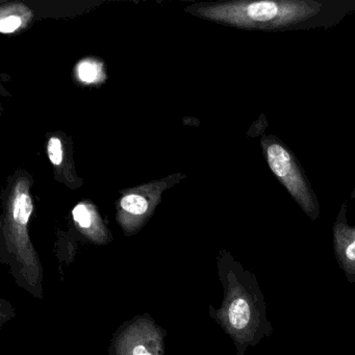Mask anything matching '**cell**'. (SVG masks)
Returning <instances> with one entry per match:
<instances>
[{
    "instance_id": "6da1fadb",
    "label": "cell",
    "mask_w": 355,
    "mask_h": 355,
    "mask_svg": "<svg viewBox=\"0 0 355 355\" xmlns=\"http://www.w3.org/2000/svg\"><path fill=\"white\" fill-rule=\"evenodd\" d=\"M217 273L223 297L219 307L209 305V315L232 338L234 355H246L273 334L265 295L257 276L228 251L218 255Z\"/></svg>"
},
{
    "instance_id": "7a4b0ae2",
    "label": "cell",
    "mask_w": 355,
    "mask_h": 355,
    "mask_svg": "<svg viewBox=\"0 0 355 355\" xmlns=\"http://www.w3.org/2000/svg\"><path fill=\"white\" fill-rule=\"evenodd\" d=\"M322 5L305 0L236 1L209 10V17L248 30H278L311 19Z\"/></svg>"
},
{
    "instance_id": "3957f363",
    "label": "cell",
    "mask_w": 355,
    "mask_h": 355,
    "mask_svg": "<svg viewBox=\"0 0 355 355\" xmlns=\"http://www.w3.org/2000/svg\"><path fill=\"white\" fill-rule=\"evenodd\" d=\"M261 143L266 161L274 175L284 184L305 215L311 221H315L320 217L319 203L296 157L282 141L274 137H263Z\"/></svg>"
},
{
    "instance_id": "277c9868",
    "label": "cell",
    "mask_w": 355,
    "mask_h": 355,
    "mask_svg": "<svg viewBox=\"0 0 355 355\" xmlns=\"http://www.w3.org/2000/svg\"><path fill=\"white\" fill-rule=\"evenodd\" d=\"M166 336L149 313L138 315L118 327L107 355H166Z\"/></svg>"
},
{
    "instance_id": "5b68a950",
    "label": "cell",
    "mask_w": 355,
    "mask_h": 355,
    "mask_svg": "<svg viewBox=\"0 0 355 355\" xmlns=\"http://www.w3.org/2000/svg\"><path fill=\"white\" fill-rule=\"evenodd\" d=\"M346 211L344 203L332 227V242L338 267L347 282L355 284V225H349Z\"/></svg>"
},
{
    "instance_id": "8992f818",
    "label": "cell",
    "mask_w": 355,
    "mask_h": 355,
    "mask_svg": "<svg viewBox=\"0 0 355 355\" xmlns=\"http://www.w3.org/2000/svg\"><path fill=\"white\" fill-rule=\"evenodd\" d=\"M33 209H34V207H33L32 198L26 193H19L16 195L15 200L13 202L12 219L28 225Z\"/></svg>"
},
{
    "instance_id": "52a82bcc",
    "label": "cell",
    "mask_w": 355,
    "mask_h": 355,
    "mask_svg": "<svg viewBox=\"0 0 355 355\" xmlns=\"http://www.w3.org/2000/svg\"><path fill=\"white\" fill-rule=\"evenodd\" d=\"M121 207L124 211L134 216H142L148 211V202L139 195H128L122 198Z\"/></svg>"
},
{
    "instance_id": "ba28073f",
    "label": "cell",
    "mask_w": 355,
    "mask_h": 355,
    "mask_svg": "<svg viewBox=\"0 0 355 355\" xmlns=\"http://www.w3.org/2000/svg\"><path fill=\"white\" fill-rule=\"evenodd\" d=\"M72 215H73L74 221L82 230H91L93 226V217L86 205H76L72 211Z\"/></svg>"
},
{
    "instance_id": "9c48e42d",
    "label": "cell",
    "mask_w": 355,
    "mask_h": 355,
    "mask_svg": "<svg viewBox=\"0 0 355 355\" xmlns=\"http://www.w3.org/2000/svg\"><path fill=\"white\" fill-rule=\"evenodd\" d=\"M78 76L83 82L90 83L95 82L99 76V68L94 62L85 61L78 65Z\"/></svg>"
},
{
    "instance_id": "30bf717a",
    "label": "cell",
    "mask_w": 355,
    "mask_h": 355,
    "mask_svg": "<svg viewBox=\"0 0 355 355\" xmlns=\"http://www.w3.org/2000/svg\"><path fill=\"white\" fill-rule=\"evenodd\" d=\"M49 155L53 165H61L63 161V149L61 141L58 138H51L49 143Z\"/></svg>"
},
{
    "instance_id": "8fae6325",
    "label": "cell",
    "mask_w": 355,
    "mask_h": 355,
    "mask_svg": "<svg viewBox=\"0 0 355 355\" xmlns=\"http://www.w3.org/2000/svg\"><path fill=\"white\" fill-rule=\"evenodd\" d=\"M21 26V19L18 16H9L0 21V31L3 34H11Z\"/></svg>"
}]
</instances>
